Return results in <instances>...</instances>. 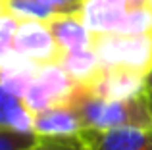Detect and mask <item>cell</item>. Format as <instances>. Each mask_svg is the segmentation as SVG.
I'll list each match as a JSON object with an SVG mask.
<instances>
[{"label": "cell", "instance_id": "obj_5", "mask_svg": "<svg viewBox=\"0 0 152 150\" xmlns=\"http://www.w3.org/2000/svg\"><path fill=\"white\" fill-rule=\"evenodd\" d=\"M81 135L93 150H152V129L145 127L85 129Z\"/></svg>", "mask_w": 152, "mask_h": 150}, {"label": "cell", "instance_id": "obj_12", "mask_svg": "<svg viewBox=\"0 0 152 150\" xmlns=\"http://www.w3.org/2000/svg\"><path fill=\"white\" fill-rule=\"evenodd\" d=\"M23 104L27 106V110L33 116L42 112V110H46V108H50V106H54L52 96L48 94V90L42 87V83L37 79V75H35V79L31 81V85L27 87L25 94H23Z\"/></svg>", "mask_w": 152, "mask_h": 150}, {"label": "cell", "instance_id": "obj_7", "mask_svg": "<svg viewBox=\"0 0 152 150\" xmlns=\"http://www.w3.org/2000/svg\"><path fill=\"white\" fill-rule=\"evenodd\" d=\"M37 135H75L87 129L81 114L69 104H58L33 116Z\"/></svg>", "mask_w": 152, "mask_h": 150}, {"label": "cell", "instance_id": "obj_4", "mask_svg": "<svg viewBox=\"0 0 152 150\" xmlns=\"http://www.w3.org/2000/svg\"><path fill=\"white\" fill-rule=\"evenodd\" d=\"M146 77L148 75L123 68H104L102 71L85 85L93 94L108 100H123L146 90Z\"/></svg>", "mask_w": 152, "mask_h": 150}, {"label": "cell", "instance_id": "obj_14", "mask_svg": "<svg viewBox=\"0 0 152 150\" xmlns=\"http://www.w3.org/2000/svg\"><path fill=\"white\" fill-rule=\"evenodd\" d=\"M19 21L21 19L15 15L8 14V12H0V54L12 48V41H14V35L19 27Z\"/></svg>", "mask_w": 152, "mask_h": 150}, {"label": "cell", "instance_id": "obj_15", "mask_svg": "<svg viewBox=\"0 0 152 150\" xmlns=\"http://www.w3.org/2000/svg\"><path fill=\"white\" fill-rule=\"evenodd\" d=\"M42 4H46L48 8H52L58 14H73L79 12L85 0H41Z\"/></svg>", "mask_w": 152, "mask_h": 150}, {"label": "cell", "instance_id": "obj_8", "mask_svg": "<svg viewBox=\"0 0 152 150\" xmlns=\"http://www.w3.org/2000/svg\"><path fill=\"white\" fill-rule=\"evenodd\" d=\"M48 29L52 31L58 46L62 48V52L66 50H77V48H87L93 46V37L91 29L85 25V21L81 19L79 12L73 14H60L56 17H52L50 21H46Z\"/></svg>", "mask_w": 152, "mask_h": 150}, {"label": "cell", "instance_id": "obj_1", "mask_svg": "<svg viewBox=\"0 0 152 150\" xmlns=\"http://www.w3.org/2000/svg\"><path fill=\"white\" fill-rule=\"evenodd\" d=\"M67 104L81 114L87 129H98V131L115 127L152 129V114L146 90L123 100H108L93 94L83 83H79Z\"/></svg>", "mask_w": 152, "mask_h": 150}, {"label": "cell", "instance_id": "obj_19", "mask_svg": "<svg viewBox=\"0 0 152 150\" xmlns=\"http://www.w3.org/2000/svg\"><path fill=\"white\" fill-rule=\"evenodd\" d=\"M148 6H150V8H152V0H148Z\"/></svg>", "mask_w": 152, "mask_h": 150}, {"label": "cell", "instance_id": "obj_11", "mask_svg": "<svg viewBox=\"0 0 152 150\" xmlns=\"http://www.w3.org/2000/svg\"><path fill=\"white\" fill-rule=\"evenodd\" d=\"M29 150H93L81 133L75 135H37Z\"/></svg>", "mask_w": 152, "mask_h": 150}, {"label": "cell", "instance_id": "obj_17", "mask_svg": "<svg viewBox=\"0 0 152 150\" xmlns=\"http://www.w3.org/2000/svg\"><path fill=\"white\" fill-rule=\"evenodd\" d=\"M146 98H148V106H150V114H152V85H146Z\"/></svg>", "mask_w": 152, "mask_h": 150}, {"label": "cell", "instance_id": "obj_3", "mask_svg": "<svg viewBox=\"0 0 152 150\" xmlns=\"http://www.w3.org/2000/svg\"><path fill=\"white\" fill-rule=\"evenodd\" d=\"M10 50L31 58L37 64H54L60 60V54H62V48L58 46L48 25L39 19H21L19 21Z\"/></svg>", "mask_w": 152, "mask_h": 150}, {"label": "cell", "instance_id": "obj_18", "mask_svg": "<svg viewBox=\"0 0 152 150\" xmlns=\"http://www.w3.org/2000/svg\"><path fill=\"white\" fill-rule=\"evenodd\" d=\"M146 85H152V71L148 73V77H146Z\"/></svg>", "mask_w": 152, "mask_h": 150}, {"label": "cell", "instance_id": "obj_16", "mask_svg": "<svg viewBox=\"0 0 152 150\" xmlns=\"http://www.w3.org/2000/svg\"><path fill=\"white\" fill-rule=\"evenodd\" d=\"M110 2L118 4V6L125 8V10H137V8L148 6V0H110Z\"/></svg>", "mask_w": 152, "mask_h": 150}, {"label": "cell", "instance_id": "obj_10", "mask_svg": "<svg viewBox=\"0 0 152 150\" xmlns=\"http://www.w3.org/2000/svg\"><path fill=\"white\" fill-rule=\"evenodd\" d=\"M2 104V114H0V127H10L15 131H25V133H35V123H33V114L27 110L23 104V98L18 94H12L8 90H2L0 96Z\"/></svg>", "mask_w": 152, "mask_h": 150}, {"label": "cell", "instance_id": "obj_13", "mask_svg": "<svg viewBox=\"0 0 152 150\" xmlns=\"http://www.w3.org/2000/svg\"><path fill=\"white\" fill-rule=\"evenodd\" d=\"M37 141V133L0 127V150H29Z\"/></svg>", "mask_w": 152, "mask_h": 150}, {"label": "cell", "instance_id": "obj_6", "mask_svg": "<svg viewBox=\"0 0 152 150\" xmlns=\"http://www.w3.org/2000/svg\"><path fill=\"white\" fill-rule=\"evenodd\" d=\"M131 10L118 6L110 0H85L79 15L93 35L119 33Z\"/></svg>", "mask_w": 152, "mask_h": 150}, {"label": "cell", "instance_id": "obj_9", "mask_svg": "<svg viewBox=\"0 0 152 150\" xmlns=\"http://www.w3.org/2000/svg\"><path fill=\"white\" fill-rule=\"evenodd\" d=\"M58 64L77 83H83V85H89L102 71V62L93 46L77 48V50H66V52L60 54Z\"/></svg>", "mask_w": 152, "mask_h": 150}, {"label": "cell", "instance_id": "obj_2", "mask_svg": "<svg viewBox=\"0 0 152 150\" xmlns=\"http://www.w3.org/2000/svg\"><path fill=\"white\" fill-rule=\"evenodd\" d=\"M93 48L96 50L104 68L133 69L145 75L152 71V33L94 35Z\"/></svg>", "mask_w": 152, "mask_h": 150}]
</instances>
